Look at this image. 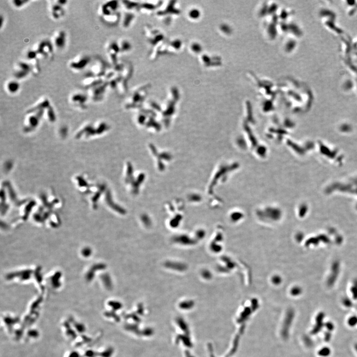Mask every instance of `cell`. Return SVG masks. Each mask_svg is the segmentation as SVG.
<instances>
[{
	"instance_id": "22",
	"label": "cell",
	"mask_w": 357,
	"mask_h": 357,
	"mask_svg": "<svg viewBox=\"0 0 357 357\" xmlns=\"http://www.w3.org/2000/svg\"><path fill=\"white\" fill-rule=\"evenodd\" d=\"M5 18L2 15L1 16V28L2 29L3 28V25L5 23Z\"/></svg>"
},
{
	"instance_id": "20",
	"label": "cell",
	"mask_w": 357,
	"mask_h": 357,
	"mask_svg": "<svg viewBox=\"0 0 357 357\" xmlns=\"http://www.w3.org/2000/svg\"><path fill=\"white\" fill-rule=\"evenodd\" d=\"M332 334L331 333V332H325L324 333V341L327 342H329L332 339Z\"/></svg>"
},
{
	"instance_id": "16",
	"label": "cell",
	"mask_w": 357,
	"mask_h": 357,
	"mask_svg": "<svg viewBox=\"0 0 357 357\" xmlns=\"http://www.w3.org/2000/svg\"><path fill=\"white\" fill-rule=\"evenodd\" d=\"M332 351L330 348L324 347L322 348L318 352V355L321 357H328L330 355Z\"/></svg>"
},
{
	"instance_id": "4",
	"label": "cell",
	"mask_w": 357,
	"mask_h": 357,
	"mask_svg": "<svg viewBox=\"0 0 357 357\" xmlns=\"http://www.w3.org/2000/svg\"><path fill=\"white\" fill-rule=\"evenodd\" d=\"M68 1L65 0L55 1L49 6V14L52 19L54 21H59L66 15L65 6Z\"/></svg>"
},
{
	"instance_id": "9",
	"label": "cell",
	"mask_w": 357,
	"mask_h": 357,
	"mask_svg": "<svg viewBox=\"0 0 357 357\" xmlns=\"http://www.w3.org/2000/svg\"><path fill=\"white\" fill-rule=\"evenodd\" d=\"M109 86V84L106 81H104L94 87L88 89L89 95L94 99L102 96L104 95L107 89Z\"/></svg>"
},
{
	"instance_id": "23",
	"label": "cell",
	"mask_w": 357,
	"mask_h": 357,
	"mask_svg": "<svg viewBox=\"0 0 357 357\" xmlns=\"http://www.w3.org/2000/svg\"><path fill=\"white\" fill-rule=\"evenodd\" d=\"M354 347H355V349L356 351V352H357V343H356L355 344Z\"/></svg>"
},
{
	"instance_id": "2",
	"label": "cell",
	"mask_w": 357,
	"mask_h": 357,
	"mask_svg": "<svg viewBox=\"0 0 357 357\" xmlns=\"http://www.w3.org/2000/svg\"><path fill=\"white\" fill-rule=\"evenodd\" d=\"M32 49L35 51L40 59L52 58L55 50L51 40L47 39L39 41L34 44Z\"/></svg>"
},
{
	"instance_id": "14",
	"label": "cell",
	"mask_w": 357,
	"mask_h": 357,
	"mask_svg": "<svg viewBox=\"0 0 357 357\" xmlns=\"http://www.w3.org/2000/svg\"><path fill=\"white\" fill-rule=\"evenodd\" d=\"M71 101L75 104H84L87 100V96L85 94L80 92H76L72 94L70 98Z\"/></svg>"
},
{
	"instance_id": "3",
	"label": "cell",
	"mask_w": 357,
	"mask_h": 357,
	"mask_svg": "<svg viewBox=\"0 0 357 357\" xmlns=\"http://www.w3.org/2000/svg\"><path fill=\"white\" fill-rule=\"evenodd\" d=\"M91 63L90 56L85 54H80L69 60L68 67L71 71L79 72L84 71Z\"/></svg>"
},
{
	"instance_id": "21",
	"label": "cell",
	"mask_w": 357,
	"mask_h": 357,
	"mask_svg": "<svg viewBox=\"0 0 357 357\" xmlns=\"http://www.w3.org/2000/svg\"><path fill=\"white\" fill-rule=\"evenodd\" d=\"M305 341L307 346L312 347L313 346V344H314L313 341L311 339V338H310L308 336H306V337H305Z\"/></svg>"
},
{
	"instance_id": "5",
	"label": "cell",
	"mask_w": 357,
	"mask_h": 357,
	"mask_svg": "<svg viewBox=\"0 0 357 357\" xmlns=\"http://www.w3.org/2000/svg\"><path fill=\"white\" fill-rule=\"evenodd\" d=\"M31 74H32V69L30 66L25 60L19 61L15 64L13 70V76L16 80H23Z\"/></svg>"
},
{
	"instance_id": "12",
	"label": "cell",
	"mask_w": 357,
	"mask_h": 357,
	"mask_svg": "<svg viewBox=\"0 0 357 357\" xmlns=\"http://www.w3.org/2000/svg\"><path fill=\"white\" fill-rule=\"evenodd\" d=\"M119 49V46L115 42H110L106 46V52L108 57L112 63H116L117 59V54Z\"/></svg>"
},
{
	"instance_id": "8",
	"label": "cell",
	"mask_w": 357,
	"mask_h": 357,
	"mask_svg": "<svg viewBox=\"0 0 357 357\" xmlns=\"http://www.w3.org/2000/svg\"><path fill=\"white\" fill-rule=\"evenodd\" d=\"M107 72V69L105 63L102 59H97L91 65L86 74L104 79Z\"/></svg>"
},
{
	"instance_id": "15",
	"label": "cell",
	"mask_w": 357,
	"mask_h": 357,
	"mask_svg": "<svg viewBox=\"0 0 357 357\" xmlns=\"http://www.w3.org/2000/svg\"><path fill=\"white\" fill-rule=\"evenodd\" d=\"M30 2L28 0H13L11 1V5L17 9H21L26 6Z\"/></svg>"
},
{
	"instance_id": "18",
	"label": "cell",
	"mask_w": 357,
	"mask_h": 357,
	"mask_svg": "<svg viewBox=\"0 0 357 357\" xmlns=\"http://www.w3.org/2000/svg\"><path fill=\"white\" fill-rule=\"evenodd\" d=\"M324 327H326L328 332H332L334 330L335 328L334 324L332 322L328 321L324 323Z\"/></svg>"
},
{
	"instance_id": "11",
	"label": "cell",
	"mask_w": 357,
	"mask_h": 357,
	"mask_svg": "<svg viewBox=\"0 0 357 357\" xmlns=\"http://www.w3.org/2000/svg\"><path fill=\"white\" fill-rule=\"evenodd\" d=\"M21 85L19 81L15 79H9L5 84V89L8 94L13 95L17 93L21 89Z\"/></svg>"
},
{
	"instance_id": "19",
	"label": "cell",
	"mask_w": 357,
	"mask_h": 357,
	"mask_svg": "<svg viewBox=\"0 0 357 357\" xmlns=\"http://www.w3.org/2000/svg\"><path fill=\"white\" fill-rule=\"evenodd\" d=\"M343 304L345 307H350L352 306V302L350 301V300L348 298H345L343 300Z\"/></svg>"
},
{
	"instance_id": "7",
	"label": "cell",
	"mask_w": 357,
	"mask_h": 357,
	"mask_svg": "<svg viewBox=\"0 0 357 357\" xmlns=\"http://www.w3.org/2000/svg\"><path fill=\"white\" fill-rule=\"evenodd\" d=\"M51 41L55 49L59 51L64 49L68 42V35L66 31L63 29L56 31L54 33Z\"/></svg>"
},
{
	"instance_id": "1",
	"label": "cell",
	"mask_w": 357,
	"mask_h": 357,
	"mask_svg": "<svg viewBox=\"0 0 357 357\" xmlns=\"http://www.w3.org/2000/svg\"><path fill=\"white\" fill-rule=\"evenodd\" d=\"M118 4L115 1H109L102 4L98 9V13L103 23L114 24L117 21Z\"/></svg>"
},
{
	"instance_id": "6",
	"label": "cell",
	"mask_w": 357,
	"mask_h": 357,
	"mask_svg": "<svg viewBox=\"0 0 357 357\" xmlns=\"http://www.w3.org/2000/svg\"><path fill=\"white\" fill-rule=\"evenodd\" d=\"M25 61L28 62L32 69V74L38 76L41 72L40 59L33 49H29L25 54Z\"/></svg>"
},
{
	"instance_id": "17",
	"label": "cell",
	"mask_w": 357,
	"mask_h": 357,
	"mask_svg": "<svg viewBox=\"0 0 357 357\" xmlns=\"http://www.w3.org/2000/svg\"><path fill=\"white\" fill-rule=\"evenodd\" d=\"M348 324L350 327H355L357 325V317L353 315L350 317L347 321Z\"/></svg>"
},
{
	"instance_id": "10",
	"label": "cell",
	"mask_w": 357,
	"mask_h": 357,
	"mask_svg": "<svg viewBox=\"0 0 357 357\" xmlns=\"http://www.w3.org/2000/svg\"><path fill=\"white\" fill-rule=\"evenodd\" d=\"M104 81H106L102 77H97L95 76L86 74L84 78L82 79L81 84L84 88L89 89L99 84Z\"/></svg>"
},
{
	"instance_id": "13",
	"label": "cell",
	"mask_w": 357,
	"mask_h": 357,
	"mask_svg": "<svg viewBox=\"0 0 357 357\" xmlns=\"http://www.w3.org/2000/svg\"><path fill=\"white\" fill-rule=\"evenodd\" d=\"M325 314L323 312H319L315 317V324L311 332L312 335H316L324 327V323L323 322L325 318Z\"/></svg>"
}]
</instances>
